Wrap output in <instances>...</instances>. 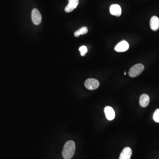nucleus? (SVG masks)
I'll return each mask as SVG.
<instances>
[{"label":"nucleus","instance_id":"f8f14e48","mask_svg":"<svg viewBox=\"0 0 159 159\" xmlns=\"http://www.w3.org/2000/svg\"><path fill=\"white\" fill-rule=\"evenodd\" d=\"M88 32V29L87 27H82L81 28V29H80L79 30L75 32L74 33V36L76 37H78L80 35L86 34Z\"/></svg>","mask_w":159,"mask_h":159},{"label":"nucleus","instance_id":"39448f33","mask_svg":"<svg viewBox=\"0 0 159 159\" xmlns=\"http://www.w3.org/2000/svg\"><path fill=\"white\" fill-rule=\"evenodd\" d=\"M129 48V43L126 41L123 40L116 45L115 48V50L117 52H123L127 51Z\"/></svg>","mask_w":159,"mask_h":159},{"label":"nucleus","instance_id":"0eeeda50","mask_svg":"<svg viewBox=\"0 0 159 159\" xmlns=\"http://www.w3.org/2000/svg\"><path fill=\"white\" fill-rule=\"evenodd\" d=\"M104 112L106 119L108 120L111 121L115 118V112L111 106H106L104 108Z\"/></svg>","mask_w":159,"mask_h":159},{"label":"nucleus","instance_id":"4468645a","mask_svg":"<svg viewBox=\"0 0 159 159\" xmlns=\"http://www.w3.org/2000/svg\"><path fill=\"white\" fill-rule=\"evenodd\" d=\"M153 119L156 123H159V109H156L153 114Z\"/></svg>","mask_w":159,"mask_h":159},{"label":"nucleus","instance_id":"f03ea898","mask_svg":"<svg viewBox=\"0 0 159 159\" xmlns=\"http://www.w3.org/2000/svg\"><path fill=\"white\" fill-rule=\"evenodd\" d=\"M144 69V66L142 64L139 63L133 65L129 69V76L131 77H135L139 76L142 73Z\"/></svg>","mask_w":159,"mask_h":159},{"label":"nucleus","instance_id":"f257e3e1","mask_svg":"<svg viewBox=\"0 0 159 159\" xmlns=\"http://www.w3.org/2000/svg\"><path fill=\"white\" fill-rule=\"evenodd\" d=\"M76 146L74 141H69L66 142L64 146L62 155L65 159H70L75 153Z\"/></svg>","mask_w":159,"mask_h":159},{"label":"nucleus","instance_id":"2eb2a0df","mask_svg":"<svg viewBox=\"0 0 159 159\" xmlns=\"http://www.w3.org/2000/svg\"><path fill=\"white\" fill-rule=\"evenodd\" d=\"M124 75H126V72H125L124 73Z\"/></svg>","mask_w":159,"mask_h":159},{"label":"nucleus","instance_id":"9b49d317","mask_svg":"<svg viewBox=\"0 0 159 159\" xmlns=\"http://www.w3.org/2000/svg\"><path fill=\"white\" fill-rule=\"evenodd\" d=\"M150 103V97L147 94H142L140 98V104L141 107H146Z\"/></svg>","mask_w":159,"mask_h":159},{"label":"nucleus","instance_id":"423d86ee","mask_svg":"<svg viewBox=\"0 0 159 159\" xmlns=\"http://www.w3.org/2000/svg\"><path fill=\"white\" fill-rule=\"evenodd\" d=\"M79 0H69V4L65 9L66 13H70L76 9L79 4Z\"/></svg>","mask_w":159,"mask_h":159},{"label":"nucleus","instance_id":"1a4fd4ad","mask_svg":"<svg viewBox=\"0 0 159 159\" xmlns=\"http://www.w3.org/2000/svg\"><path fill=\"white\" fill-rule=\"evenodd\" d=\"M132 154V151L130 148H125L122 151L119 157V159H130Z\"/></svg>","mask_w":159,"mask_h":159},{"label":"nucleus","instance_id":"ddd939ff","mask_svg":"<svg viewBox=\"0 0 159 159\" xmlns=\"http://www.w3.org/2000/svg\"><path fill=\"white\" fill-rule=\"evenodd\" d=\"M79 51L81 52V55L82 56H84L86 55V53L87 52L88 49L86 46H83L80 47Z\"/></svg>","mask_w":159,"mask_h":159},{"label":"nucleus","instance_id":"6e6552de","mask_svg":"<svg viewBox=\"0 0 159 159\" xmlns=\"http://www.w3.org/2000/svg\"><path fill=\"white\" fill-rule=\"evenodd\" d=\"M110 12L112 15L119 17L121 15L122 9L121 7L119 5L115 4L112 5L110 8Z\"/></svg>","mask_w":159,"mask_h":159},{"label":"nucleus","instance_id":"7ed1b4c3","mask_svg":"<svg viewBox=\"0 0 159 159\" xmlns=\"http://www.w3.org/2000/svg\"><path fill=\"white\" fill-rule=\"evenodd\" d=\"M84 86L89 90H95L99 87L100 83L96 79L94 78H89L86 80L84 83Z\"/></svg>","mask_w":159,"mask_h":159},{"label":"nucleus","instance_id":"20e7f679","mask_svg":"<svg viewBox=\"0 0 159 159\" xmlns=\"http://www.w3.org/2000/svg\"><path fill=\"white\" fill-rule=\"evenodd\" d=\"M32 18L33 23L36 25H38L42 21V15L39 11L36 9H33L32 13Z\"/></svg>","mask_w":159,"mask_h":159},{"label":"nucleus","instance_id":"9d476101","mask_svg":"<svg viewBox=\"0 0 159 159\" xmlns=\"http://www.w3.org/2000/svg\"><path fill=\"white\" fill-rule=\"evenodd\" d=\"M151 28L153 31H156L159 28V19L157 16H153L150 21Z\"/></svg>","mask_w":159,"mask_h":159}]
</instances>
